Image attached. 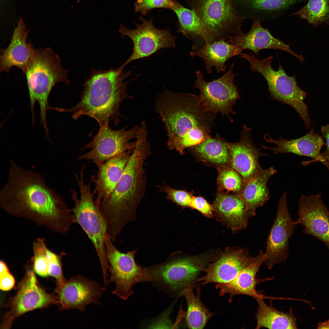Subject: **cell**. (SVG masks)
<instances>
[{
	"label": "cell",
	"instance_id": "cell-1",
	"mask_svg": "<svg viewBox=\"0 0 329 329\" xmlns=\"http://www.w3.org/2000/svg\"><path fill=\"white\" fill-rule=\"evenodd\" d=\"M0 205L13 216L61 234L67 233L74 223L71 210L42 176L13 161L10 162L7 181L0 192Z\"/></svg>",
	"mask_w": 329,
	"mask_h": 329
},
{
	"label": "cell",
	"instance_id": "cell-2",
	"mask_svg": "<svg viewBox=\"0 0 329 329\" xmlns=\"http://www.w3.org/2000/svg\"><path fill=\"white\" fill-rule=\"evenodd\" d=\"M155 105L167 131V145L170 150L183 154L186 149L211 137L217 114L205 111L199 96L165 89L158 96Z\"/></svg>",
	"mask_w": 329,
	"mask_h": 329
},
{
	"label": "cell",
	"instance_id": "cell-3",
	"mask_svg": "<svg viewBox=\"0 0 329 329\" xmlns=\"http://www.w3.org/2000/svg\"><path fill=\"white\" fill-rule=\"evenodd\" d=\"M147 138L144 134L138 136L135 147L115 189L98 206L111 235L119 234L132 219L144 195L145 178L143 165L151 154Z\"/></svg>",
	"mask_w": 329,
	"mask_h": 329
},
{
	"label": "cell",
	"instance_id": "cell-4",
	"mask_svg": "<svg viewBox=\"0 0 329 329\" xmlns=\"http://www.w3.org/2000/svg\"><path fill=\"white\" fill-rule=\"evenodd\" d=\"M132 74L131 71L110 68L107 70L91 69V76L83 85L80 100L74 107L69 109L56 108L59 112L72 113L75 120L84 115L96 120L100 127L111 121L115 125L119 122L120 105L124 100L131 98L126 86L129 81L124 80Z\"/></svg>",
	"mask_w": 329,
	"mask_h": 329
},
{
	"label": "cell",
	"instance_id": "cell-5",
	"mask_svg": "<svg viewBox=\"0 0 329 329\" xmlns=\"http://www.w3.org/2000/svg\"><path fill=\"white\" fill-rule=\"evenodd\" d=\"M68 71L62 66L60 58L50 48L34 47L31 60L24 73L29 91L32 119L34 121V108L36 101L40 108L41 122L46 130L48 128L46 112L50 107L48 100L55 84L62 82L69 85Z\"/></svg>",
	"mask_w": 329,
	"mask_h": 329
},
{
	"label": "cell",
	"instance_id": "cell-6",
	"mask_svg": "<svg viewBox=\"0 0 329 329\" xmlns=\"http://www.w3.org/2000/svg\"><path fill=\"white\" fill-rule=\"evenodd\" d=\"M222 251L214 249L197 255L180 256L147 268L150 281L171 295L182 296L184 291L194 286L201 273Z\"/></svg>",
	"mask_w": 329,
	"mask_h": 329
},
{
	"label": "cell",
	"instance_id": "cell-7",
	"mask_svg": "<svg viewBox=\"0 0 329 329\" xmlns=\"http://www.w3.org/2000/svg\"><path fill=\"white\" fill-rule=\"evenodd\" d=\"M84 168H82L79 176H74L80 191V197L73 189L70 191L74 206L71 209L73 213L74 223L78 224L90 240L96 252L102 270L103 277H108L109 265L107 257L105 241L108 235L106 222L94 200V193L91 192L92 176L88 183H85Z\"/></svg>",
	"mask_w": 329,
	"mask_h": 329
},
{
	"label": "cell",
	"instance_id": "cell-8",
	"mask_svg": "<svg viewBox=\"0 0 329 329\" xmlns=\"http://www.w3.org/2000/svg\"><path fill=\"white\" fill-rule=\"evenodd\" d=\"M239 55L249 62L252 72L259 73L265 79L270 98L293 108L304 122L306 129H309L311 120L308 106L304 102L307 93L298 86L295 76L288 75L280 65L277 70H274L271 66L273 56L259 60L251 53H241Z\"/></svg>",
	"mask_w": 329,
	"mask_h": 329
},
{
	"label": "cell",
	"instance_id": "cell-9",
	"mask_svg": "<svg viewBox=\"0 0 329 329\" xmlns=\"http://www.w3.org/2000/svg\"><path fill=\"white\" fill-rule=\"evenodd\" d=\"M235 63L230 64L228 70L220 77L211 82L206 81L200 70L196 71V79L193 85L200 91L199 101L204 110L226 116L231 122L234 120L230 115L236 112L232 109L241 96L234 82L236 74L233 69Z\"/></svg>",
	"mask_w": 329,
	"mask_h": 329
},
{
	"label": "cell",
	"instance_id": "cell-10",
	"mask_svg": "<svg viewBox=\"0 0 329 329\" xmlns=\"http://www.w3.org/2000/svg\"><path fill=\"white\" fill-rule=\"evenodd\" d=\"M198 16L214 41L225 40L241 27L243 19L233 0H186Z\"/></svg>",
	"mask_w": 329,
	"mask_h": 329
},
{
	"label": "cell",
	"instance_id": "cell-11",
	"mask_svg": "<svg viewBox=\"0 0 329 329\" xmlns=\"http://www.w3.org/2000/svg\"><path fill=\"white\" fill-rule=\"evenodd\" d=\"M108 235L105 241L107 257L111 275L107 284L114 282L112 293L126 300L133 293V286L139 282L150 281L147 268L138 265L134 260L136 250L127 253L118 250Z\"/></svg>",
	"mask_w": 329,
	"mask_h": 329
},
{
	"label": "cell",
	"instance_id": "cell-12",
	"mask_svg": "<svg viewBox=\"0 0 329 329\" xmlns=\"http://www.w3.org/2000/svg\"><path fill=\"white\" fill-rule=\"evenodd\" d=\"M27 268L16 293L6 305L9 310L3 318L1 328H10L16 319L29 311L58 304L57 295L48 293L38 285L32 264Z\"/></svg>",
	"mask_w": 329,
	"mask_h": 329
},
{
	"label": "cell",
	"instance_id": "cell-13",
	"mask_svg": "<svg viewBox=\"0 0 329 329\" xmlns=\"http://www.w3.org/2000/svg\"><path fill=\"white\" fill-rule=\"evenodd\" d=\"M141 23H135L136 28L130 29L121 25L119 31L122 38L129 37L133 45V52L128 59L119 68H123L130 62L147 57L163 48L175 47L176 37L171 33V29L161 30L155 27L152 18L146 19L143 16L139 17Z\"/></svg>",
	"mask_w": 329,
	"mask_h": 329
},
{
	"label": "cell",
	"instance_id": "cell-14",
	"mask_svg": "<svg viewBox=\"0 0 329 329\" xmlns=\"http://www.w3.org/2000/svg\"><path fill=\"white\" fill-rule=\"evenodd\" d=\"M126 128L115 130L111 129L108 124L100 127L92 140L83 148L90 150L79 156L78 159L92 160L96 164L133 150L136 140L132 142L130 141L136 139L140 126L136 125L128 130Z\"/></svg>",
	"mask_w": 329,
	"mask_h": 329
},
{
	"label": "cell",
	"instance_id": "cell-15",
	"mask_svg": "<svg viewBox=\"0 0 329 329\" xmlns=\"http://www.w3.org/2000/svg\"><path fill=\"white\" fill-rule=\"evenodd\" d=\"M295 225L288 211L285 192L279 200L277 215L267 241L264 263L268 269L287 259L288 240L294 233Z\"/></svg>",
	"mask_w": 329,
	"mask_h": 329
},
{
	"label": "cell",
	"instance_id": "cell-16",
	"mask_svg": "<svg viewBox=\"0 0 329 329\" xmlns=\"http://www.w3.org/2000/svg\"><path fill=\"white\" fill-rule=\"evenodd\" d=\"M253 257L246 248L227 247L204 269L205 275L196 282L204 286L210 283L223 284L234 280L252 260Z\"/></svg>",
	"mask_w": 329,
	"mask_h": 329
},
{
	"label": "cell",
	"instance_id": "cell-17",
	"mask_svg": "<svg viewBox=\"0 0 329 329\" xmlns=\"http://www.w3.org/2000/svg\"><path fill=\"white\" fill-rule=\"evenodd\" d=\"M105 290L94 281L83 276L73 277L56 287L59 309H74L83 312L88 305H99V299Z\"/></svg>",
	"mask_w": 329,
	"mask_h": 329
},
{
	"label": "cell",
	"instance_id": "cell-18",
	"mask_svg": "<svg viewBox=\"0 0 329 329\" xmlns=\"http://www.w3.org/2000/svg\"><path fill=\"white\" fill-rule=\"evenodd\" d=\"M298 218L295 224L302 225L303 231L325 244L329 250V211L320 194L304 196L299 201Z\"/></svg>",
	"mask_w": 329,
	"mask_h": 329
},
{
	"label": "cell",
	"instance_id": "cell-19",
	"mask_svg": "<svg viewBox=\"0 0 329 329\" xmlns=\"http://www.w3.org/2000/svg\"><path fill=\"white\" fill-rule=\"evenodd\" d=\"M251 127L244 125L239 133V141L236 143L227 142L231 155L230 164L242 178L244 184L263 169L259 162V158L268 154L262 152L253 142Z\"/></svg>",
	"mask_w": 329,
	"mask_h": 329
},
{
	"label": "cell",
	"instance_id": "cell-20",
	"mask_svg": "<svg viewBox=\"0 0 329 329\" xmlns=\"http://www.w3.org/2000/svg\"><path fill=\"white\" fill-rule=\"evenodd\" d=\"M228 39L230 44L242 51L244 49L249 50L256 56L261 50L274 49L286 51L302 62L304 59L301 55L296 54L291 49L290 44L284 43L274 37L267 28L263 27L259 19L253 21L250 30L247 33H243L240 27Z\"/></svg>",
	"mask_w": 329,
	"mask_h": 329
},
{
	"label": "cell",
	"instance_id": "cell-21",
	"mask_svg": "<svg viewBox=\"0 0 329 329\" xmlns=\"http://www.w3.org/2000/svg\"><path fill=\"white\" fill-rule=\"evenodd\" d=\"M263 137L267 142L274 143L276 146L269 147L260 144L262 146L261 148L272 150L274 154L290 153L313 159L303 162L305 165L315 162H321L320 150L326 143L322 136L314 132L313 127L306 134L296 139L288 140L280 137L278 140H274L268 134H265Z\"/></svg>",
	"mask_w": 329,
	"mask_h": 329
},
{
	"label": "cell",
	"instance_id": "cell-22",
	"mask_svg": "<svg viewBox=\"0 0 329 329\" xmlns=\"http://www.w3.org/2000/svg\"><path fill=\"white\" fill-rule=\"evenodd\" d=\"M212 205L214 217L234 233L245 229L249 219L253 216L240 194L220 193Z\"/></svg>",
	"mask_w": 329,
	"mask_h": 329
},
{
	"label": "cell",
	"instance_id": "cell-23",
	"mask_svg": "<svg viewBox=\"0 0 329 329\" xmlns=\"http://www.w3.org/2000/svg\"><path fill=\"white\" fill-rule=\"evenodd\" d=\"M29 32L20 18L9 45L6 48L1 49V72L9 73L10 69L16 66L25 73L31 60L34 48L30 42H27Z\"/></svg>",
	"mask_w": 329,
	"mask_h": 329
},
{
	"label": "cell",
	"instance_id": "cell-24",
	"mask_svg": "<svg viewBox=\"0 0 329 329\" xmlns=\"http://www.w3.org/2000/svg\"><path fill=\"white\" fill-rule=\"evenodd\" d=\"M266 260L265 253L261 250L234 280L228 283L217 284L215 288L219 290V295L222 296L228 294L230 296L229 300L231 301L234 296L238 295L250 296L255 299L264 298L263 295L256 292V287L259 283L273 278H257L256 275Z\"/></svg>",
	"mask_w": 329,
	"mask_h": 329
},
{
	"label": "cell",
	"instance_id": "cell-25",
	"mask_svg": "<svg viewBox=\"0 0 329 329\" xmlns=\"http://www.w3.org/2000/svg\"><path fill=\"white\" fill-rule=\"evenodd\" d=\"M134 150V149H133ZM122 153L102 163L96 164L98 168L93 193L98 206L102 201L108 198L114 191L120 179L126 166L133 150Z\"/></svg>",
	"mask_w": 329,
	"mask_h": 329
},
{
	"label": "cell",
	"instance_id": "cell-26",
	"mask_svg": "<svg viewBox=\"0 0 329 329\" xmlns=\"http://www.w3.org/2000/svg\"><path fill=\"white\" fill-rule=\"evenodd\" d=\"M243 19L268 21L282 16L294 5L306 0H233Z\"/></svg>",
	"mask_w": 329,
	"mask_h": 329
},
{
	"label": "cell",
	"instance_id": "cell-27",
	"mask_svg": "<svg viewBox=\"0 0 329 329\" xmlns=\"http://www.w3.org/2000/svg\"><path fill=\"white\" fill-rule=\"evenodd\" d=\"M224 40L215 41L204 44L190 52L192 58L198 56L201 58L208 73H210L212 68L215 67L218 73L225 72V64L229 59L239 55L242 51L236 46Z\"/></svg>",
	"mask_w": 329,
	"mask_h": 329
},
{
	"label": "cell",
	"instance_id": "cell-28",
	"mask_svg": "<svg viewBox=\"0 0 329 329\" xmlns=\"http://www.w3.org/2000/svg\"><path fill=\"white\" fill-rule=\"evenodd\" d=\"M172 1L171 10L178 19V31L186 38L194 43L196 41L192 47L196 46L198 41V45L193 50L198 46L200 42L199 47L214 41L209 31L193 10L184 7L176 0Z\"/></svg>",
	"mask_w": 329,
	"mask_h": 329
},
{
	"label": "cell",
	"instance_id": "cell-29",
	"mask_svg": "<svg viewBox=\"0 0 329 329\" xmlns=\"http://www.w3.org/2000/svg\"><path fill=\"white\" fill-rule=\"evenodd\" d=\"M276 173L273 166L263 169L244 184L240 195L248 210L253 216L256 215V209L262 207L270 198L267 184L270 178Z\"/></svg>",
	"mask_w": 329,
	"mask_h": 329
},
{
	"label": "cell",
	"instance_id": "cell-30",
	"mask_svg": "<svg viewBox=\"0 0 329 329\" xmlns=\"http://www.w3.org/2000/svg\"><path fill=\"white\" fill-rule=\"evenodd\" d=\"M264 298L256 299L258 304L256 314L257 320L256 329L265 327L269 329H297L296 320L290 309L288 312L279 311L271 304L268 306Z\"/></svg>",
	"mask_w": 329,
	"mask_h": 329
},
{
	"label": "cell",
	"instance_id": "cell-31",
	"mask_svg": "<svg viewBox=\"0 0 329 329\" xmlns=\"http://www.w3.org/2000/svg\"><path fill=\"white\" fill-rule=\"evenodd\" d=\"M194 287L192 286L186 289L183 294L187 304L186 322L189 328L201 329L204 328L209 320L216 313L210 311L201 301L200 287L197 285L195 287L196 291V295L193 292Z\"/></svg>",
	"mask_w": 329,
	"mask_h": 329
},
{
	"label": "cell",
	"instance_id": "cell-32",
	"mask_svg": "<svg viewBox=\"0 0 329 329\" xmlns=\"http://www.w3.org/2000/svg\"><path fill=\"white\" fill-rule=\"evenodd\" d=\"M191 148L204 161L221 166L230 164L231 155L227 141L218 134Z\"/></svg>",
	"mask_w": 329,
	"mask_h": 329
},
{
	"label": "cell",
	"instance_id": "cell-33",
	"mask_svg": "<svg viewBox=\"0 0 329 329\" xmlns=\"http://www.w3.org/2000/svg\"><path fill=\"white\" fill-rule=\"evenodd\" d=\"M296 15L307 20L313 27L329 25V0H309L305 6L290 16Z\"/></svg>",
	"mask_w": 329,
	"mask_h": 329
},
{
	"label": "cell",
	"instance_id": "cell-34",
	"mask_svg": "<svg viewBox=\"0 0 329 329\" xmlns=\"http://www.w3.org/2000/svg\"><path fill=\"white\" fill-rule=\"evenodd\" d=\"M48 249L44 238H37L33 243L34 255L31 259L33 267L35 272L43 277L49 275Z\"/></svg>",
	"mask_w": 329,
	"mask_h": 329
},
{
	"label": "cell",
	"instance_id": "cell-35",
	"mask_svg": "<svg viewBox=\"0 0 329 329\" xmlns=\"http://www.w3.org/2000/svg\"><path fill=\"white\" fill-rule=\"evenodd\" d=\"M218 183L220 190L240 194L244 185L241 176L232 168H223L219 171Z\"/></svg>",
	"mask_w": 329,
	"mask_h": 329
},
{
	"label": "cell",
	"instance_id": "cell-36",
	"mask_svg": "<svg viewBox=\"0 0 329 329\" xmlns=\"http://www.w3.org/2000/svg\"><path fill=\"white\" fill-rule=\"evenodd\" d=\"M48 253L49 260V275L56 279V286H60L67 280L63 273L62 262V257L65 255L66 253L62 251L58 254L48 248Z\"/></svg>",
	"mask_w": 329,
	"mask_h": 329
},
{
	"label": "cell",
	"instance_id": "cell-37",
	"mask_svg": "<svg viewBox=\"0 0 329 329\" xmlns=\"http://www.w3.org/2000/svg\"><path fill=\"white\" fill-rule=\"evenodd\" d=\"M160 190L165 193L169 200L182 207H189L193 196L184 190L174 189L165 185L159 188Z\"/></svg>",
	"mask_w": 329,
	"mask_h": 329
},
{
	"label": "cell",
	"instance_id": "cell-38",
	"mask_svg": "<svg viewBox=\"0 0 329 329\" xmlns=\"http://www.w3.org/2000/svg\"><path fill=\"white\" fill-rule=\"evenodd\" d=\"M172 0H135L134 9L136 12L146 16L151 10L158 8L171 9Z\"/></svg>",
	"mask_w": 329,
	"mask_h": 329
},
{
	"label": "cell",
	"instance_id": "cell-39",
	"mask_svg": "<svg viewBox=\"0 0 329 329\" xmlns=\"http://www.w3.org/2000/svg\"><path fill=\"white\" fill-rule=\"evenodd\" d=\"M190 208L197 210L206 218H211L214 217L213 205L203 197L193 196Z\"/></svg>",
	"mask_w": 329,
	"mask_h": 329
},
{
	"label": "cell",
	"instance_id": "cell-40",
	"mask_svg": "<svg viewBox=\"0 0 329 329\" xmlns=\"http://www.w3.org/2000/svg\"><path fill=\"white\" fill-rule=\"evenodd\" d=\"M0 265V289L3 291L10 290L15 285V279L4 261L1 260Z\"/></svg>",
	"mask_w": 329,
	"mask_h": 329
},
{
	"label": "cell",
	"instance_id": "cell-41",
	"mask_svg": "<svg viewBox=\"0 0 329 329\" xmlns=\"http://www.w3.org/2000/svg\"><path fill=\"white\" fill-rule=\"evenodd\" d=\"M320 133L325 140L326 145L325 150L321 153V163L329 170V124L322 126Z\"/></svg>",
	"mask_w": 329,
	"mask_h": 329
},
{
	"label": "cell",
	"instance_id": "cell-42",
	"mask_svg": "<svg viewBox=\"0 0 329 329\" xmlns=\"http://www.w3.org/2000/svg\"><path fill=\"white\" fill-rule=\"evenodd\" d=\"M318 329H329V320L324 322H320L317 324Z\"/></svg>",
	"mask_w": 329,
	"mask_h": 329
}]
</instances>
